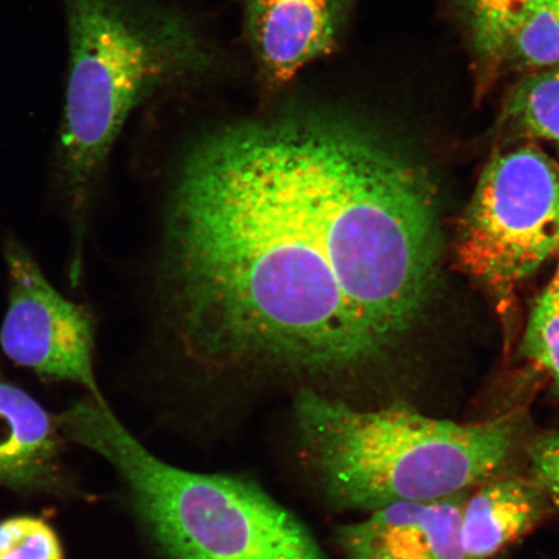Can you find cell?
I'll list each match as a JSON object with an SVG mask.
<instances>
[{"label": "cell", "mask_w": 559, "mask_h": 559, "mask_svg": "<svg viewBox=\"0 0 559 559\" xmlns=\"http://www.w3.org/2000/svg\"><path fill=\"white\" fill-rule=\"evenodd\" d=\"M438 212L428 169L361 118L299 108L209 132L167 205L180 337L216 365L372 366L435 295Z\"/></svg>", "instance_id": "1"}, {"label": "cell", "mask_w": 559, "mask_h": 559, "mask_svg": "<svg viewBox=\"0 0 559 559\" xmlns=\"http://www.w3.org/2000/svg\"><path fill=\"white\" fill-rule=\"evenodd\" d=\"M68 34L64 108L53 175L72 229L79 283L87 222L111 150L156 94L212 73L215 55L183 12L155 0H61Z\"/></svg>", "instance_id": "2"}, {"label": "cell", "mask_w": 559, "mask_h": 559, "mask_svg": "<svg viewBox=\"0 0 559 559\" xmlns=\"http://www.w3.org/2000/svg\"><path fill=\"white\" fill-rule=\"evenodd\" d=\"M307 466L335 508L374 512L471 491L509 473L522 449L512 418L459 424L404 404L354 407L306 389L295 403Z\"/></svg>", "instance_id": "3"}, {"label": "cell", "mask_w": 559, "mask_h": 559, "mask_svg": "<svg viewBox=\"0 0 559 559\" xmlns=\"http://www.w3.org/2000/svg\"><path fill=\"white\" fill-rule=\"evenodd\" d=\"M62 435L100 454L166 559H326L311 531L261 486L180 469L146 450L104 397L59 415Z\"/></svg>", "instance_id": "4"}, {"label": "cell", "mask_w": 559, "mask_h": 559, "mask_svg": "<svg viewBox=\"0 0 559 559\" xmlns=\"http://www.w3.org/2000/svg\"><path fill=\"white\" fill-rule=\"evenodd\" d=\"M559 249V170L535 146L489 160L459 228L457 260L496 293H508Z\"/></svg>", "instance_id": "5"}, {"label": "cell", "mask_w": 559, "mask_h": 559, "mask_svg": "<svg viewBox=\"0 0 559 559\" xmlns=\"http://www.w3.org/2000/svg\"><path fill=\"white\" fill-rule=\"evenodd\" d=\"M9 304L0 328V347L16 366L39 379L80 384L104 397L95 372V333L85 307L61 295L23 242L3 247Z\"/></svg>", "instance_id": "6"}, {"label": "cell", "mask_w": 559, "mask_h": 559, "mask_svg": "<svg viewBox=\"0 0 559 559\" xmlns=\"http://www.w3.org/2000/svg\"><path fill=\"white\" fill-rule=\"evenodd\" d=\"M358 0H241L243 33L264 94L337 50Z\"/></svg>", "instance_id": "7"}, {"label": "cell", "mask_w": 559, "mask_h": 559, "mask_svg": "<svg viewBox=\"0 0 559 559\" xmlns=\"http://www.w3.org/2000/svg\"><path fill=\"white\" fill-rule=\"evenodd\" d=\"M471 491L377 509L338 528L335 543L345 559H465L460 522Z\"/></svg>", "instance_id": "8"}, {"label": "cell", "mask_w": 559, "mask_h": 559, "mask_svg": "<svg viewBox=\"0 0 559 559\" xmlns=\"http://www.w3.org/2000/svg\"><path fill=\"white\" fill-rule=\"evenodd\" d=\"M64 438L59 416L0 372V487L64 491L60 463Z\"/></svg>", "instance_id": "9"}, {"label": "cell", "mask_w": 559, "mask_h": 559, "mask_svg": "<svg viewBox=\"0 0 559 559\" xmlns=\"http://www.w3.org/2000/svg\"><path fill=\"white\" fill-rule=\"evenodd\" d=\"M550 510L547 495L531 477L508 473L473 488L460 522L465 559L499 555L539 526Z\"/></svg>", "instance_id": "10"}, {"label": "cell", "mask_w": 559, "mask_h": 559, "mask_svg": "<svg viewBox=\"0 0 559 559\" xmlns=\"http://www.w3.org/2000/svg\"><path fill=\"white\" fill-rule=\"evenodd\" d=\"M559 64V0H537L509 33L496 67L536 72Z\"/></svg>", "instance_id": "11"}, {"label": "cell", "mask_w": 559, "mask_h": 559, "mask_svg": "<svg viewBox=\"0 0 559 559\" xmlns=\"http://www.w3.org/2000/svg\"><path fill=\"white\" fill-rule=\"evenodd\" d=\"M506 117L524 134L559 143V64L527 75L510 96Z\"/></svg>", "instance_id": "12"}, {"label": "cell", "mask_w": 559, "mask_h": 559, "mask_svg": "<svg viewBox=\"0 0 559 559\" xmlns=\"http://www.w3.org/2000/svg\"><path fill=\"white\" fill-rule=\"evenodd\" d=\"M471 35L474 51L496 64L502 45L519 20L537 0H453Z\"/></svg>", "instance_id": "13"}, {"label": "cell", "mask_w": 559, "mask_h": 559, "mask_svg": "<svg viewBox=\"0 0 559 559\" xmlns=\"http://www.w3.org/2000/svg\"><path fill=\"white\" fill-rule=\"evenodd\" d=\"M0 559H64V550L45 520L19 515L0 522Z\"/></svg>", "instance_id": "14"}, {"label": "cell", "mask_w": 559, "mask_h": 559, "mask_svg": "<svg viewBox=\"0 0 559 559\" xmlns=\"http://www.w3.org/2000/svg\"><path fill=\"white\" fill-rule=\"evenodd\" d=\"M523 353L548 370L559 393V310L543 295L530 314Z\"/></svg>", "instance_id": "15"}, {"label": "cell", "mask_w": 559, "mask_h": 559, "mask_svg": "<svg viewBox=\"0 0 559 559\" xmlns=\"http://www.w3.org/2000/svg\"><path fill=\"white\" fill-rule=\"evenodd\" d=\"M524 452L531 478L542 487L551 509L559 514V430L531 439Z\"/></svg>", "instance_id": "16"}, {"label": "cell", "mask_w": 559, "mask_h": 559, "mask_svg": "<svg viewBox=\"0 0 559 559\" xmlns=\"http://www.w3.org/2000/svg\"><path fill=\"white\" fill-rule=\"evenodd\" d=\"M545 298H548L559 310V265L554 280L549 284L547 290L543 293Z\"/></svg>", "instance_id": "17"}]
</instances>
